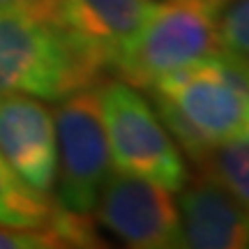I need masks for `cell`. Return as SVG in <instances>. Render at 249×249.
Returning <instances> with one entry per match:
<instances>
[{
  "label": "cell",
  "instance_id": "5",
  "mask_svg": "<svg viewBox=\"0 0 249 249\" xmlns=\"http://www.w3.org/2000/svg\"><path fill=\"white\" fill-rule=\"evenodd\" d=\"M97 86L65 97L53 113L58 145L55 203L79 214L92 213L113 171Z\"/></svg>",
  "mask_w": 249,
  "mask_h": 249
},
{
  "label": "cell",
  "instance_id": "3",
  "mask_svg": "<svg viewBox=\"0 0 249 249\" xmlns=\"http://www.w3.org/2000/svg\"><path fill=\"white\" fill-rule=\"evenodd\" d=\"M222 0L155 2L132 46L116 62L113 74L134 88L150 90L173 71L219 51L217 9Z\"/></svg>",
  "mask_w": 249,
  "mask_h": 249
},
{
  "label": "cell",
  "instance_id": "1",
  "mask_svg": "<svg viewBox=\"0 0 249 249\" xmlns=\"http://www.w3.org/2000/svg\"><path fill=\"white\" fill-rule=\"evenodd\" d=\"M157 116L194 164L249 136V60L226 51L160 79L150 90Z\"/></svg>",
  "mask_w": 249,
  "mask_h": 249
},
{
  "label": "cell",
  "instance_id": "13",
  "mask_svg": "<svg viewBox=\"0 0 249 249\" xmlns=\"http://www.w3.org/2000/svg\"><path fill=\"white\" fill-rule=\"evenodd\" d=\"M65 247L60 235L49 229H9L0 226V249H51Z\"/></svg>",
  "mask_w": 249,
  "mask_h": 249
},
{
  "label": "cell",
  "instance_id": "11",
  "mask_svg": "<svg viewBox=\"0 0 249 249\" xmlns=\"http://www.w3.org/2000/svg\"><path fill=\"white\" fill-rule=\"evenodd\" d=\"M201 171L222 182L249 210V136L217 145L201 164Z\"/></svg>",
  "mask_w": 249,
  "mask_h": 249
},
{
  "label": "cell",
  "instance_id": "4",
  "mask_svg": "<svg viewBox=\"0 0 249 249\" xmlns=\"http://www.w3.org/2000/svg\"><path fill=\"white\" fill-rule=\"evenodd\" d=\"M97 92L113 171L180 192L189 180V169L155 107L123 79L102 83Z\"/></svg>",
  "mask_w": 249,
  "mask_h": 249
},
{
  "label": "cell",
  "instance_id": "6",
  "mask_svg": "<svg viewBox=\"0 0 249 249\" xmlns=\"http://www.w3.org/2000/svg\"><path fill=\"white\" fill-rule=\"evenodd\" d=\"M97 222L127 247H182L180 213L166 187L123 171H111L97 203Z\"/></svg>",
  "mask_w": 249,
  "mask_h": 249
},
{
  "label": "cell",
  "instance_id": "2",
  "mask_svg": "<svg viewBox=\"0 0 249 249\" xmlns=\"http://www.w3.org/2000/svg\"><path fill=\"white\" fill-rule=\"evenodd\" d=\"M99 62L79 44L60 17L0 7V97L30 95L62 102L97 86Z\"/></svg>",
  "mask_w": 249,
  "mask_h": 249
},
{
  "label": "cell",
  "instance_id": "8",
  "mask_svg": "<svg viewBox=\"0 0 249 249\" xmlns=\"http://www.w3.org/2000/svg\"><path fill=\"white\" fill-rule=\"evenodd\" d=\"M182 247L247 249L249 210L217 180L205 173L187 180L180 196Z\"/></svg>",
  "mask_w": 249,
  "mask_h": 249
},
{
  "label": "cell",
  "instance_id": "14",
  "mask_svg": "<svg viewBox=\"0 0 249 249\" xmlns=\"http://www.w3.org/2000/svg\"><path fill=\"white\" fill-rule=\"evenodd\" d=\"M0 7H17L46 17H60V0H0Z\"/></svg>",
  "mask_w": 249,
  "mask_h": 249
},
{
  "label": "cell",
  "instance_id": "7",
  "mask_svg": "<svg viewBox=\"0 0 249 249\" xmlns=\"http://www.w3.org/2000/svg\"><path fill=\"white\" fill-rule=\"evenodd\" d=\"M0 155L26 185L51 194L58 169L51 108L30 95L0 97Z\"/></svg>",
  "mask_w": 249,
  "mask_h": 249
},
{
  "label": "cell",
  "instance_id": "9",
  "mask_svg": "<svg viewBox=\"0 0 249 249\" xmlns=\"http://www.w3.org/2000/svg\"><path fill=\"white\" fill-rule=\"evenodd\" d=\"M152 7V0H60V18L99 67L113 71Z\"/></svg>",
  "mask_w": 249,
  "mask_h": 249
},
{
  "label": "cell",
  "instance_id": "12",
  "mask_svg": "<svg viewBox=\"0 0 249 249\" xmlns=\"http://www.w3.org/2000/svg\"><path fill=\"white\" fill-rule=\"evenodd\" d=\"M219 49L249 60V0H222L217 9Z\"/></svg>",
  "mask_w": 249,
  "mask_h": 249
},
{
  "label": "cell",
  "instance_id": "10",
  "mask_svg": "<svg viewBox=\"0 0 249 249\" xmlns=\"http://www.w3.org/2000/svg\"><path fill=\"white\" fill-rule=\"evenodd\" d=\"M60 214V205L51 201L49 194L26 185L0 155V226L55 231Z\"/></svg>",
  "mask_w": 249,
  "mask_h": 249
}]
</instances>
